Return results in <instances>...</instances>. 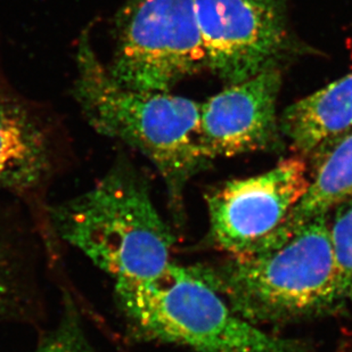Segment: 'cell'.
I'll use <instances>...</instances> for the list:
<instances>
[{
  "instance_id": "cell-10",
  "label": "cell",
  "mask_w": 352,
  "mask_h": 352,
  "mask_svg": "<svg viewBox=\"0 0 352 352\" xmlns=\"http://www.w3.org/2000/svg\"><path fill=\"white\" fill-rule=\"evenodd\" d=\"M279 128L303 154H314L348 133L352 129V74L286 107Z\"/></svg>"
},
{
  "instance_id": "cell-3",
  "label": "cell",
  "mask_w": 352,
  "mask_h": 352,
  "mask_svg": "<svg viewBox=\"0 0 352 352\" xmlns=\"http://www.w3.org/2000/svg\"><path fill=\"white\" fill-rule=\"evenodd\" d=\"M52 219L58 235L114 284L150 280L173 263V233L126 160L91 190L54 208Z\"/></svg>"
},
{
  "instance_id": "cell-7",
  "label": "cell",
  "mask_w": 352,
  "mask_h": 352,
  "mask_svg": "<svg viewBox=\"0 0 352 352\" xmlns=\"http://www.w3.org/2000/svg\"><path fill=\"white\" fill-rule=\"evenodd\" d=\"M208 69L227 86L276 67L289 43L286 0H194Z\"/></svg>"
},
{
  "instance_id": "cell-9",
  "label": "cell",
  "mask_w": 352,
  "mask_h": 352,
  "mask_svg": "<svg viewBox=\"0 0 352 352\" xmlns=\"http://www.w3.org/2000/svg\"><path fill=\"white\" fill-rule=\"evenodd\" d=\"M63 136L53 107L21 93L0 67V187L38 186L53 171Z\"/></svg>"
},
{
  "instance_id": "cell-8",
  "label": "cell",
  "mask_w": 352,
  "mask_h": 352,
  "mask_svg": "<svg viewBox=\"0 0 352 352\" xmlns=\"http://www.w3.org/2000/svg\"><path fill=\"white\" fill-rule=\"evenodd\" d=\"M280 87L282 71L276 65L201 103L203 145L210 160L270 150L278 143Z\"/></svg>"
},
{
  "instance_id": "cell-11",
  "label": "cell",
  "mask_w": 352,
  "mask_h": 352,
  "mask_svg": "<svg viewBox=\"0 0 352 352\" xmlns=\"http://www.w3.org/2000/svg\"><path fill=\"white\" fill-rule=\"evenodd\" d=\"M316 153H318V162L313 178L276 236L272 249L282 245L311 220L331 214L352 199V129L319 147Z\"/></svg>"
},
{
  "instance_id": "cell-5",
  "label": "cell",
  "mask_w": 352,
  "mask_h": 352,
  "mask_svg": "<svg viewBox=\"0 0 352 352\" xmlns=\"http://www.w3.org/2000/svg\"><path fill=\"white\" fill-rule=\"evenodd\" d=\"M113 38L107 70L128 89L170 91L208 69L194 0H126Z\"/></svg>"
},
{
  "instance_id": "cell-4",
  "label": "cell",
  "mask_w": 352,
  "mask_h": 352,
  "mask_svg": "<svg viewBox=\"0 0 352 352\" xmlns=\"http://www.w3.org/2000/svg\"><path fill=\"white\" fill-rule=\"evenodd\" d=\"M118 305L140 338L194 352H307L234 313L190 267L171 263L150 280L114 284Z\"/></svg>"
},
{
  "instance_id": "cell-12",
  "label": "cell",
  "mask_w": 352,
  "mask_h": 352,
  "mask_svg": "<svg viewBox=\"0 0 352 352\" xmlns=\"http://www.w3.org/2000/svg\"><path fill=\"white\" fill-rule=\"evenodd\" d=\"M329 217V234L343 302L352 306V199L338 206Z\"/></svg>"
},
{
  "instance_id": "cell-14",
  "label": "cell",
  "mask_w": 352,
  "mask_h": 352,
  "mask_svg": "<svg viewBox=\"0 0 352 352\" xmlns=\"http://www.w3.org/2000/svg\"><path fill=\"white\" fill-rule=\"evenodd\" d=\"M12 270L3 253L0 252V314L8 308L15 293Z\"/></svg>"
},
{
  "instance_id": "cell-13",
  "label": "cell",
  "mask_w": 352,
  "mask_h": 352,
  "mask_svg": "<svg viewBox=\"0 0 352 352\" xmlns=\"http://www.w3.org/2000/svg\"><path fill=\"white\" fill-rule=\"evenodd\" d=\"M36 352L91 351L88 344L85 342L79 327L72 320H69Z\"/></svg>"
},
{
  "instance_id": "cell-2",
  "label": "cell",
  "mask_w": 352,
  "mask_h": 352,
  "mask_svg": "<svg viewBox=\"0 0 352 352\" xmlns=\"http://www.w3.org/2000/svg\"><path fill=\"white\" fill-rule=\"evenodd\" d=\"M329 217L311 220L275 249L190 266L254 325L279 324L344 308L333 253Z\"/></svg>"
},
{
  "instance_id": "cell-1",
  "label": "cell",
  "mask_w": 352,
  "mask_h": 352,
  "mask_svg": "<svg viewBox=\"0 0 352 352\" xmlns=\"http://www.w3.org/2000/svg\"><path fill=\"white\" fill-rule=\"evenodd\" d=\"M72 95L90 126L119 140L153 163L179 210L188 180L211 161L203 145L201 103L170 91L120 86L94 48L90 28L82 31Z\"/></svg>"
},
{
  "instance_id": "cell-6",
  "label": "cell",
  "mask_w": 352,
  "mask_h": 352,
  "mask_svg": "<svg viewBox=\"0 0 352 352\" xmlns=\"http://www.w3.org/2000/svg\"><path fill=\"white\" fill-rule=\"evenodd\" d=\"M309 184L300 157L283 160L266 173L234 179L206 196L210 236L230 256H251L273 248Z\"/></svg>"
}]
</instances>
